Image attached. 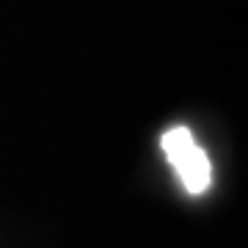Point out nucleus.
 <instances>
[{"label": "nucleus", "mask_w": 248, "mask_h": 248, "mask_svg": "<svg viewBox=\"0 0 248 248\" xmlns=\"http://www.w3.org/2000/svg\"><path fill=\"white\" fill-rule=\"evenodd\" d=\"M163 152L169 163L174 166L177 177L182 179L187 193H204L210 182H213V166H210V157L207 152L196 143V138L190 135L187 127H174L163 135Z\"/></svg>", "instance_id": "1"}]
</instances>
